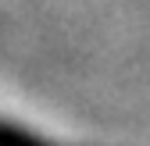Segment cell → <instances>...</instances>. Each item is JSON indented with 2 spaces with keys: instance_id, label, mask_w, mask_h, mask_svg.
Masks as SVG:
<instances>
[{
  "instance_id": "6da1fadb",
  "label": "cell",
  "mask_w": 150,
  "mask_h": 146,
  "mask_svg": "<svg viewBox=\"0 0 150 146\" xmlns=\"http://www.w3.org/2000/svg\"><path fill=\"white\" fill-rule=\"evenodd\" d=\"M0 146H57V142L36 135V132H29V128H18V125L0 121Z\"/></svg>"
}]
</instances>
